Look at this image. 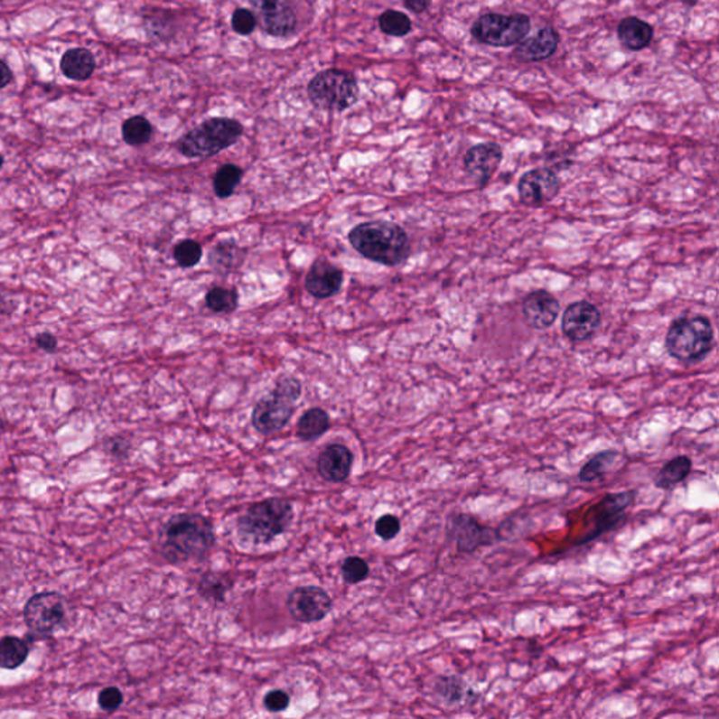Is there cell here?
<instances>
[{"label":"cell","mask_w":719,"mask_h":719,"mask_svg":"<svg viewBox=\"0 0 719 719\" xmlns=\"http://www.w3.org/2000/svg\"><path fill=\"white\" fill-rule=\"evenodd\" d=\"M349 240L366 259L389 267L406 262L410 255L406 230L395 222H363L350 230Z\"/></svg>","instance_id":"obj_2"},{"label":"cell","mask_w":719,"mask_h":719,"mask_svg":"<svg viewBox=\"0 0 719 719\" xmlns=\"http://www.w3.org/2000/svg\"><path fill=\"white\" fill-rule=\"evenodd\" d=\"M242 169L237 164L228 163L218 169L214 177V191L219 199H228L242 180Z\"/></svg>","instance_id":"obj_30"},{"label":"cell","mask_w":719,"mask_h":719,"mask_svg":"<svg viewBox=\"0 0 719 719\" xmlns=\"http://www.w3.org/2000/svg\"><path fill=\"white\" fill-rule=\"evenodd\" d=\"M205 303L212 313H234L239 303V295L235 288L214 287L205 295Z\"/></svg>","instance_id":"obj_31"},{"label":"cell","mask_w":719,"mask_h":719,"mask_svg":"<svg viewBox=\"0 0 719 719\" xmlns=\"http://www.w3.org/2000/svg\"><path fill=\"white\" fill-rule=\"evenodd\" d=\"M502 146L495 143H483L468 149L464 156V169L478 186L485 187L502 163Z\"/></svg>","instance_id":"obj_16"},{"label":"cell","mask_w":719,"mask_h":719,"mask_svg":"<svg viewBox=\"0 0 719 719\" xmlns=\"http://www.w3.org/2000/svg\"><path fill=\"white\" fill-rule=\"evenodd\" d=\"M331 427V417L326 410L313 407L306 410L297 425V435L303 442H313L325 434Z\"/></svg>","instance_id":"obj_25"},{"label":"cell","mask_w":719,"mask_h":719,"mask_svg":"<svg viewBox=\"0 0 719 719\" xmlns=\"http://www.w3.org/2000/svg\"><path fill=\"white\" fill-rule=\"evenodd\" d=\"M559 313H561L559 301L548 291H533L524 298V322L537 331H544L554 325Z\"/></svg>","instance_id":"obj_17"},{"label":"cell","mask_w":719,"mask_h":719,"mask_svg":"<svg viewBox=\"0 0 719 719\" xmlns=\"http://www.w3.org/2000/svg\"><path fill=\"white\" fill-rule=\"evenodd\" d=\"M301 382L294 377L278 379L275 388L262 397L252 412V425L263 435L275 434L287 426L301 397Z\"/></svg>","instance_id":"obj_5"},{"label":"cell","mask_w":719,"mask_h":719,"mask_svg":"<svg viewBox=\"0 0 719 719\" xmlns=\"http://www.w3.org/2000/svg\"><path fill=\"white\" fill-rule=\"evenodd\" d=\"M290 696L285 690H272L268 691L263 700V705L268 713H283L290 707Z\"/></svg>","instance_id":"obj_39"},{"label":"cell","mask_w":719,"mask_h":719,"mask_svg":"<svg viewBox=\"0 0 719 719\" xmlns=\"http://www.w3.org/2000/svg\"><path fill=\"white\" fill-rule=\"evenodd\" d=\"M124 696L120 688L106 687L98 693V704L101 711L114 713L123 705Z\"/></svg>","instance_id":"obj_38"},{"label":"cell","mask_w":719,"mask_h":719,"mask_svg":"<svg viewBox=\"0 0 719 719\" xmlns=\"http://www.w3.org/2000/svg\"><path fill=\"white\" fill-rule=\"evenodd\" d=\"M518 190L521 204L539 207L558 196L561 182L558 174L552 169L537 168L520 177Z\"/></svg>","instance_id":"obj_15"},{"label":"cell","mask_w":719,"mask_h":719,"mask_svg":"<svg viewBox=\"0 0 719 719\" xmlns=\"http://www.w3.org/2000/svg\"><path fill=\"white\" fill-rule=\"evenodd\" d=\"M433 691L445 707H464L480 698L477 691L473 690L464 678L457 675L439 676L433 685Z\"/></svg>","instance_id":"obj_20"},{"label":"cell","mask_w":719,"mask_h":719,"mask_svg":"<svg viewBox=\"0 0 719 719\" xmlns=\"http://www.w3.org/2000/svg\"><path fill=\"white\" fill-rule=\"evenodd\" d=\"M108 450H110L114 457L126 458L131 450V443L126 439H123V437H114V439L110 440Z\"/></svg>","instance_id":"obj_40"},{"label":"cell","mask_w":719,"mask_h":719,"mask_svg":"<svg viewBox=\"0 0 719 719\" xmlns=\"http://www.w3.org/2000/svg\"><path fill=\"white\" fill-rule=\"evenodd\" d=\"M2 164H4V156L0 155V168H2Z\"/></svg>","instance_id":"obj_45"},{"label":"cell","mask_w":719,"mask_h":719,"mask_svg":"<svg viewBox=\"0 0 719 719\" xmlns=\"http://www.w3.org/2000/svg\"><path fill=\"white\" fill-rule=\"evenodd\" d=\"M600 325H602V313L589 301L571 303L566 306L562 315V331L574 343L590 341L596 335Z\"/></svg>","instance_id":"obj_14"},{"label":"cell","mask_w":719,"mask_h":719,"mask_svg":"<svg viewBox=\"0 0 719 719\" xmlns=\"http://www.w3.org/2000/svg\"><path fill=\"white\" fill-rule=\"evenodd\" d=\"M404 5L410 12L420 14V13L426 12L429 9L432 0H404Z\"/></svg>","instance_id":"obj_42"},{"label":"cell","mask_w":719,"mask_h":719,"mask_svg":"<svg viewBox=\"0 0 719 719\" xmlns=\"http://www.w3.org/2000/svg\"><path fill=\"white\" fill-rule=\"evenodd\" d=\"M714 341L715 333L707 316H683L670 325L666 350L682 363H698L713 350Z\"/></svg>","instance_id":"obj_4"},{"label":"cell","mask_w":719,"mask_h":719,"mask_svg":"<svg viewBox=\"0 0 719 719\" xmlns=\"http://www.w3.org/2000/svg\"><path fill=\"white\" fill-rule=\"evenodd\" d=\"M35 343H37L38 348L42 349L45 351H54L57 349L58 341L57 339L54 338V335H51V333H42V335H38L37 339H35Z\"/></svg>","instance_id":"obj_41"},{"label":"cell","mask_w":719,"mask_h":719,"mask_svg":"<svg viewBox=\"0 0 719 719\" xmlns=\"http://www.w3.org/2000/svg\"><path fill=\"white\" fill-rule=\"evenodd\" d=\"M13 79V73L7 63L0 60V89L6 88Z\"/></svg>","instance_id":"obj_43"},{"label":"cell","mask_w":719,"mask_h":719,"mask_svg":"<svg viewBox=\"0 0 719 719\" xmlns=\"http://www.w3.org/2000/svg\"><path fill=\"white\" fill-rule=\"evenodd\" d=\"M174 260L182 267H194L202 257V247L192 239L182 240L173 250Z\"/></svg>","instance_id":"obj_34"},{"label":"cell","mask_w":719,"mask_h":719,"mask_svg":"<svg viewBox=\"0 0 719 719\" xmlns=\"http://www.w3.org/2000/svg\"><path fill=\"white\" fill-rule=\"evenodd\" d=\"M232 584L229 579L224 574H215V572H209L200 579L199 589L200 596L204 597L205 600L214 602H225L228 592H229Z\"/></svg>","instance_id":"obj_29"},{"label":"cell","mask_w":719,"mask_h":719,"mask_svg":"<svg viewBox=\"0 0 719 719\" xmlns=\"http://www.w3.org/2000/svg\"><path fill=\"white\" fill-rule=\"evenodd\" d=\"M215 544V531L210 518L197 513H180L163 524L159 546L169 564L202 561Z\"/></svg>","instance_id":"obj_1"},{"label":"cell","mask_w":719,"mask_h":719,"mask_svg":"<svg viewBox=\"0 0 719 719\" xmlns=\"http://www.w3.org/2000/svg\"><path fill=\"white\" fill-rule=\"evenodd\" d=\"M445 537L462 554H472L482 546H492L496 539H500L498 530L481 523L470 513H452L448 516Z\"/></svg>","instance_id":"obj_11"},{"label":"cell","mask_w":719,"mask_h":719,"mask_svg":"<svg viewBox=\"0 0 719 719\" xmlns=\"http://www.w3.org/2000/svg\"><path fill=\"white\" fill-rule=\"evenodd\" d=\"M242 134V124L234 118H210L180 139L179 151L186 158H211L237 144Z\"/></svg>","instance_id":"obj_6"},{"label":"cell","mask_w":719,"mask_h":719,"mask_svg":"<svg viewBox=\"0 0 719 719\" xmlns=\"http://www.w3.org/2000/svg\"><path fill=\"white\" fill-rule=\"evenodd\" d=\"M256 20L263 32L287 37L297 32L298 17L291 0H250Z\"/></svg>","instance_id":"obj_13"},{"label":"cell","mask_w":719,"mask_h":719,"mask_svg":"<svg viewBox=\"0 0 719 719\" xmlns=\"http://www.w3.org/2000/svg\"><path fill=\"white\" fill-rule=\"evenodd\" d=\"M294 509L285 498H268L253 503L237 521L238 533L245 541L259 546L272 543L293 523Z\"/></svg>","instance_id":"obj_3"},{"label":"cell","mask_w":719,"mask_h":719,"mask_svg":"<svg viewBox=\"0 0 719 719\" xmlns=\"http://www.w3.org/2000/svg\"><path fill=\"white\" fill-rule=\"evenodd\" d=\"M379 29L391 37H405L412 30V22L405 13L397 10H385L378 19Z\"/></svg>","instance_id":"obj_33"},{"label":"cell","mask_w":719,"mask_h":719,"mask_svg":"<svg viewBox=\"0 0 719 719\" xmlns=\"http://www.w3.org/2000/svg\"><path fill=\"white\" fill-rule=\"evenodd\" d=\"M369 566L366 559L349 556L341 564V577L349 584H359L369 577Z\"/></svg>","instance_id":"obj_35"},{"label":"cell","mask_w":719,"mask_h":719,"mask_svg":"<svg viewBox=\"0 0 719 719\" xmlns=\"http://www.w3.org/2000/svg\"><path fill=\"white\" fill-rule=\"evenodd\" d=\"M210 265L218 273H229L242 262V250L234 240H224L215 245L210 253Z\"/></svg>","instance_id":"obj_28"},{"label":"cell","mask_w":719,"mask_h":719,"mask_svg":"<svg viewBox=\"0 0 719 719\" xmlns=\"http://www.w3.org/2000/svg\"><path fill=\"white\" fill-rule=\"evenodd\" d=\"M401 520L395 515H384L376 521V534L384 541H391L401 533Z\"/></svg>","instance_id":"obj_37"},{"label":"cell","mask_w":719,"mask_h":719,"mask_svg":"<svg viewBox=\"0 0 719 719\" xmlns=\"http://www.w3.org/2000/svg\"><path fill=\"white\" fill-rule=\"evenodd\" d=\"M530 17L523 13L500 14L488 13L481 16L471 27V34L481 44L490 47H511L518 45L530 33Z\"/></svg>","instance_id":"obj_9"},{"label":"cell","mask_w":719,"mask_h":719,"mask_svg":"<svg viewBox=\"0 0 719 719\" xmlns=\"http://www.w3.org/2000/svg\"><path fill=\"white\" fill-rule=\"evenodd\" d=\"M152 124L143 116L128 118L123 124V138L128 145L141 146L152 138Z\"/></svg>","instance_id":"obj_32"},{"label":"cell","mask_w":719,"mask_h":719,"mask_svg":"<svg viewBox=\"0 0 719 719\" xmlns=\"http://www.w3.org/2000/svg\"><path fill=\"white\" fill-rule=\"evenodd\" d=\"M693 470V461L688 455H677L668 461L653 478L658 490H672L678 483L687 480Z\"/></svg>","instance_id":"obj_24"},{"label":"cell","mask_w":719,"mask_h":719,"mask_svg":"<svg viewBox=\"0 0 719 719\" xmlns=\"http://www.w3.org/2000/svg\"><path fill=\"white\" fill-rule=\"evenodd\" d=\"M360 89L353 73L328 70L311 80L308 96L315 107L329 111H343L356 105Z\"/></svg>","instance_id":"obj_8"},{"label":"cell","mask_w":719,"mask_h":719,"mask_svg":"<svg viewBox=\"0 0 719 719\" xmlns=\"http://www.w3.org/2000/svg\"><path fill=\"white\" fill-rule=\"evenodd\" d=\"M635 502V490L609 493L590 510L589 531L574 541V546H587L614 530L625 518V511Z\"/></svg>","instance_id":"obj_10"},{"label":"cell","mask_w":719,"mask_h":719,"mask_svg":"<svg viewBox=\"0 0 719 719\" xmlns=\"http://www.w3.org/2000/svg\"><path fill=\"white\" fill-rule=\"evenodd\" d=\"M30 655V645L27 640L14 635L0 640V668L2 669H17L27 660Z\"/></svg>","instance_id":"obj_26"},{"label":"cell","mask_w":719,"mask_h":719,"mask_svg":"<svg viewBox=\"0 0 719 719\" xmlns=\"http://www.w3.org/2000/svg\"><path fill=\"white\" fill-rule=\"evenodd\" d=\"M353 460V453L346 445L335 443L326 445L318 455L316 470L328 482L341 483L350 477Z\"/></svg>","instance_id":"obj_18"},{"label":"cell","mask_w":719,"mask_h":719,"mask_svg":"<svg viewBox=\"0 0 719 719\" xmlns=\"http://www.w3.org/2000/svg\"><path fill=\"white\" fill-rule=\"evenodd\" d=\"M558 45L559 35L556 30L546 27L539 30L534 37H528V40L518 42L513 55L520 62H541L556 54Z\"/></svg>","instance_id":"obj_21"},{"label":"cell","mask_w":719,"mask_h":719,"mask_svg":"<svg viewBox=\"0 0 719 719\" xmlns=\"http://www.w3.org/2000/svg\"><path fill=\"white\" fill-rule=\"evenodd\" d=\"M285 606L295 621L313 624L325 619L331 612L333 602L323 587L300 586L288 594Z\"/></svg>","instance_id":"obj_12"},{"label":"cell","mask_w":719,"mask_h":719,"mask_svg":"<svg viewBox=\"0 0 719 719\" xmlns=\"http://www.w3.org/2000/svg\"><path fill=\"white\" fill-rule=\"evenodd\" d=\"M230 24H232V29L237 34L249 35L256 29L257 20H256L255 13L252 10L237 9L232 14Z\"/></svg>","instance_id":"obj_36"},{"label":"cell","mask_w":719,"mask_h":719,"mask_svg":"<svg viewBox=\"0 0 719 719\" xmlns=\"http://www.w3.org/2000/svg\"><path fill=\"white\" fill-rule=\"evenodd\" d=\"M620 42L631 51H640L647 48L652 42V25L638 17H627L621 20L617 29Z\"/></svg>","instance_id":"obj_23"},{"label":"cell","mask_w":719,"mask_h":719,"mask_svg":"<svg viewBox=\"0 0 719 719\" xmlns=\"http://www.w3.org/2000/svg\"><path fill=\"white\" fill-rule=\"evenodd\" d=\"M683 4L687 5V6H695L697 4V0H683Z\"/></svg>","instance_id":"obj_44"},{"label":"cell","mask_w":719,"mask_h":719,"mask_svg":"<svg viewBox=\"0 0 719 719\" xmlns=\"http://www.w3.org/2000/svg\"><path fill=\"white\" fill-rule=\"evenodd\" d=\"M619 455V452H615V450H604V452L597 453L581 468L577 478L584 483L602 480L614 467Z\"/></svg>","instance_id":"obj_27"},{"label":"cell","mask_w":719,"mask_h":719,"mask_svg":"<svg viewBox=\"0 0 719 719\" xmlns=\"http://www.w3.org/2000/svg\"><path fill=\"white\" fill-rule=\"evenodd\" d=\"M343 272L328 260L318 259L306 275L305 287L313 297L319 300L333 297L343 285Z\"/></svg>","instance_id":"obj_19"},{"label":"cell","mask_w":719,"mask_h":719,"mask_svg":"<svg viewBox=\"0 0 719 719\" xmlns=\"http://www.w3.org/2000/svg\"><path fill=\"white\" fill-rule=\"evenodd\" d=\"M61 70L70 79L83 82L95 72L96 60L92 52L86 48H73L63 54Z\"/></svg>","instance_id":"obj_22"},{"label":"cell","mask_w":719,"mask_h":719,"mask_svg":"<svg viewBox=\"0 0 719 719\" xmlns=\"http://www.w3.org/2000/svg\"><path fill=\"white\" fill-rule=\"evenodd\" d=\"M23 619L35 640H44L67 628L72 619V607L58 592L34 594L25 602Z\"/></svg>","instance_id":"obj_7"}]
</instances>
